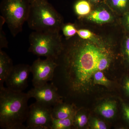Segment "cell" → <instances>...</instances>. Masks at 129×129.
I'll return each instance as SVG.
<instances>
[{
	"label": "cell",
	"instance_id": "6da1fadb",
	"mask_svg": "<svg viewBox=\"0 0 129 129\" xmlns=\"http://www.w3.org/2000/svg\"><path fill=\"white\" fill-rule=\"evenodd\" d=\"M57 62L64 68L65 76L70 89L76 93L82 92L98 71L107 69L110 65L111 53L99 39L84 40L76 39L65 45Z\"/></svg>",
	"mask_w": 129,
	"mask_h": 129
},
{
	"label": "cell",
	"instance_id": "7a4b0ae2",
	"mask_svg": "<svg viewBox=\"0 0 129 129\" xmlns=\"http://www.w3.org/2000/svg\"><path fill=\"white\" fill-rule=\"evenodd\" d=\"M28 94L7 88H0V127L4 129H27L23 125L28 113Z\"/></svg>",
	"mask_w": 129,
	"mask_h": 129
},
{
	"label": "cell",
	"instance_id": "3957f363",
	"mask_svg": "<svg viewBox=\"0 0 129 129\" xmlns=\"http://www.w3.org/2000/svg\"><path fill=\"white\" fill-rule=\"evenodd\" d=\"M37 31L60 32L63 25L61 16L46 0H31L27 21Z\"/></svg>",
	"mask_w": 129,
	"mask_h": 129
},
{
	"label": "cell",
	"instance_id": "277c9868",
	"mask_svg": "<svg viewBox=\"0 0 129 129\" xmlns=\"http://www.w3.org/2000/svg\"><path fill=\"white\" fill-rule=\"evenodd\" d=\"M28 51L38 56L57 60L61 53L63 43L60 32L34 31L29 37Z\"/></svg>",
	"mask_w": 129,
	"mask_h": 129
},
{
	"label": "cell",
	"instance_id": "5b68a950",
	"mask_svg": "<svg viewBox=\"0 0 129 129\" xmlns=\"http://www.w3.org/2000/svg\"><path fill=\"white\" fill-rule=\"evenodd\" d=\"M30 0H2L0 6L2 16L13 36L22 32L27 22L30 8Z\"/></svg>",
	"mask_w": 129,
	"mask_h": 129
},
{
	"label": "cell",
	"instance_id": "8992f818",
	"mask_svg": "<svg viewBox=\"0 0 129 129\" xmlns=\"http://www.w3.org/2000/svg\"><path fill=\"white\" fill-rule=\"evenodd\" d=\"M52 107L36 101L31 104L26 120L27 129H51Z\"/></svg>",
	"mask_w": 129,
	"mask_h": 129
},
{
	"label": "cell",
	"instance_id": "52a82bcc",
	"mask_svg": "<svg viewBox=\"0 0 129 129\" xmlns=\"http://www.w3.org/2000/svg\"><path fill=\"white\" fill-rule=\"evenodd\" d=\"M58 64L53 58H46L42 60L37 58L30 66L31 73L33 75L32 83L34 87L44 85L48 81H52Z\"/></svg>",
	"mask_w": 129,
	"mask_h": 129
},
{
	"label": "cell",
	"instance_id": "ba28073f",
	"mask_svg": "<svg viewBox=\"0 0 129 129\" xmlns=\"http://www.w3.org/2000/svg\"><path fill=\"white\" fill-rule=\"evenodd\" d=\"M30 98L46 106L53 107L62 102V96L59 94L57 88L53 83H47L39 87H34L27 92Z\"/></svg>",
	"mask_w": 129,
	"mask_h": 129
},
{
	"label": "cell",
	"instance_id": "9c48e42d",
	"mask_svg": "<svg viewBox=\"0 0 129 129\" xmlns=\"http://www.w3.org/2000/svg\"><path fill=\"white\" fill-rule=\"evenodd\" d=\"M30 73V66L29 64L14 65L5 81L7 88L16 91H23L28 86V78Z\"/></svg>",
	"mask_w": 129,
	"mask_h": 129
},
{
	"label": "cell",
	"instance_id": "30bf717a",
	"mask_svg": "<svg viewBox=\"0 0 129 129\" xmlns=\"http://www.w3.org/2000/svg\"><path fill=\"white\" fill-rule=\"evenodd\" d=\"M95 6L96 8L86 16L87 20L98 24L109 23L113 21V16L107 9V5L104 1Z\"/></svg>",
	"mask_w": 129,
	"mask_h": 129
},
{
	"label": "cell",
	"instance_id": "8fae6325",
	"mask_svg": "<svg viewBox=\"0 0 129 129\" xmlns=\"http://www.w3.org/2000/svg\"><path fill=\"white\" fill-rule=\"evenodd\" d=\"M14 66L12 59L0 50V88L4 87V83Z\"/></svg>",
	"mask_w": 129,
	"mask_h": 129
},
{
	"label": "cell",
	"instance_id": "7c38bea8",
	"mask_svg": "<svg viewBox=\"0 0 129 129\" xmlns=\"http://www.w3.org/2000/svg\"><path fill=\"white\" fill-rule=\"evenodd\" d=\"M75 113L73 106L62 103V102L57 103L52 107V116L53 118H67L74 116Z\"/></svg>",
	"mask_w": 129,
	"mask_h": 129
},
{
	"label": "cell",
	"instance_id": "4fadbf2b",
	"mask_svg": "<svg viewBox=\"0 0 129 129\" xmlns=\"http://www.w3.org/2000/svg\"><path fill=\"white\" fill-rule=\"evenodd\" d=\"M109 8L117 13H122L129 9V0H104Z\"/></svg>",
	"mask_w": 129,
	"mask_h": 129
},
{
	"label": "cell",
	"instance_id": "5bb4252c",
	"mask_svg": "<svg viewBox=\"0 0 129 129\" xmlns=\"http://www.w3.org/2000/svg\"><path fill=\"white\" fill-rule=\"evenodd\" d=\"M88 0H79L74 7L75 13L79 17L87 16L92 11V6Z\"/></svg>",
	"mask_w": 129,
	"mask_h": 129
},
{
	"label": "cell",
	"instance_id": "9a60e30c",
	"mask_svg": "<svg viewBox=\"0 0 129 129\" xmlns=\"http://www.w3.org/2000/svg\"><path fill=\"white\" fill-rule=\"evenodd\" d=\"M99 113L107 119L113 118L115 114L116 103L114 101H108L103 103L98 108Z\"/></svg>",
	"mask_w": 129,
	"mask_h": 129
},
{
	"label": "cell",
	"instance_id": "2e32d148",
	"mask_svg": "<svg viewBox=\"0 0 129 129\" xmlns=\"http://www.w3.org/2000/svg\"><path fill=\"white\" fill-rule=\"evenodd\" d=\"M74 116L67 118L57 119L53 118L51 129H68L71 128L73 125Z\"/></svg>",
	"mask_w": 129,
	"mask_h": 129
},
{
	"label": "cell",
	"instance_id": "e0dca14e",
	"mask_svg": "<svg viewBox=\"0 0 129 129\" xmlns=\"http://www.w3.org/2000/svg\"><path fill=\"white\" fill-rule=\"evenodd\" d=\"M88 122L87 116L83 113L78 112L75 113L74 115L73 125L76 128H82Z\"/></svg>",
	"mask_w": 129,
	"mask_h": 129
},
{
	"label": "cell",
	"instance_id": "ac0fdd59",
	"mask_svg": "<svg viewBox=\"0 0 129 129\" xmlns=\"http://www.w3.org/2000/svg\"><path fill=\"white\" fill-rule=\"evenodd\" d=\"M94 82L96 84L108 86L110 84V81L106 78L101 71H98L95 73L94 76Z\"/></svg>",
	"mask_w": 129,
	"mask_h": 129
},
{
	"label": "cell",
	"instance_id": "d6986e66",
	"mask_svg": "<svg viewBox=\"0 0 129 129\" xmlns=\"http://www.w3.org/2000/svg\"><path fill=\"white\" fill-rule=\"evenodd\" d=\"M63 33L67 38H70L77 34V30L75 25L73 24L68 23L63 24L61 28Z\"/></svg>",
	"mask_w": 129,
	"mask_h": 129
},
{
	"label": "cell",
	"instance_id": "ffe728a7",
	"mask_svg": "<svg viewBox=\"0 0 129 129\" xmlns=\"http://www.w3.org/2000/svg\"><path fill=\"white\" fill-rule=\"evenodd\" d=\"M5 23V19L2 16H0V50L3 48H7L8 42L6 35L3 30V26Z\"/></svg>",
	"mask_w": 129,
	"mask_h": 129
},
{
	"label": "cell",
	"instance_id": "44dd1931",
	"mask_svg": "<svg viewBox=\"0 0 129 129\" xmlns=\"http://www.w3.org/2000/svg\"><path fill=\"white\" fill-rule=\"evenodd\" d=\"M77 34L79 38L83 40H92L97 39L94 34L88 29H78Z\"/></svg>",
	"mask_w": 129,
	"mask_h": 129
},
{
	"label": "cell",
	"instance_id": "7402d4cb",
	"mask_svg": "<svg viewBox=\"0 0 129 129\" xmlns=\"http://www.w3.org/2000/svg\"><path fill=\"white\" fill-rule=\"evenodd\" d=\"M92 127L95 129H106V124L103 121L97 119H94L92 122Z\"/></svg>",
	"mask_w": 129,
	"mask_h": 129
},
{
	"label": "cell",
	"instance_id": "603a6c76",
	"mask_svg": "<svg viewBox=\"0 0 129 129\" xmlns=\"http://www.w3.org/2000/svg\"><path fill=\"white\" fill-rule=\"evenodd\" d=\"M124 42L125 52L129 61V37H127Z\"/></svg>",
	"mask_w": 129,
	"mask_h": 129
},
{
	"label": "cell",
	"instance_id": "cb8c5ba5",
	"mask_svg": "<svg viewBox=\"0 0 129 129\" xmlns=\"http://www.w3.org/2000/svg\"><path fill=\"white\" fill-rule=\"evenodd\" d=\"M123 110L125 116L129 122V106L124 104L123 106Z\"/></svg>",
	"mask_w": 129,
	"mask_h": 129
},
{
	"label": "cell",
	"instance_id": "d4e9b609",
	"mask_svg": "<svg viewBox=\"0 0 129 129\" xmlns=\"http://www.w3.org/2000/svg\"><path fill=\"white\" fill-rule=\"evenodd\" d=\"M125 24L129 29V13L127 12L125 14L124 18Z\"/></svg>",
	"mask_w": 129,
	"mask_h": 129
},
{
	"label": "cell",
	"instance_id": "484cf974",
	"mask_svg": "<svg viewBox=\"0 0 129 129\" xmlns=\"http://www.w3.org/2000/svg\"><path fill=\"white\" fill-rule=\"evenodd\" d=\"M92 6H95L98 5L102 2L104 1V0H88Z\"/></svg>",
	"mask_w": 129,
	"mask_h": 129
},
{
	"label": "cell",
	"instance_id": "4316f807",
	"mask_svg": "<svg viewBox=\"0 0 129 129\" xmlns=\"http://www.w3.org/2000/svg\"><path fill=\"white\" fill-rule=\"evenodd\" d=\"M125 88L127 92L129 94V79L127 80L125 84Z\"/></svg>",
	"mask_w": 129,
	"mask_h": 129
},
{
	"label": "cell",
	"instance_id": "83f0119b",
	"mask_svg": "<svg viewBox=\"0 0 129 129\" xmlns=\"http://www.w3.org/2000/svg\"><path fill=\"white\" fill-rule=\"evenodd\" d=\"M30 1H31V0H30ZM46 1H48V0H46Z\"/></svg>",
	"mask_w": 129,
	"mask_h": 129
}]
</instances>
